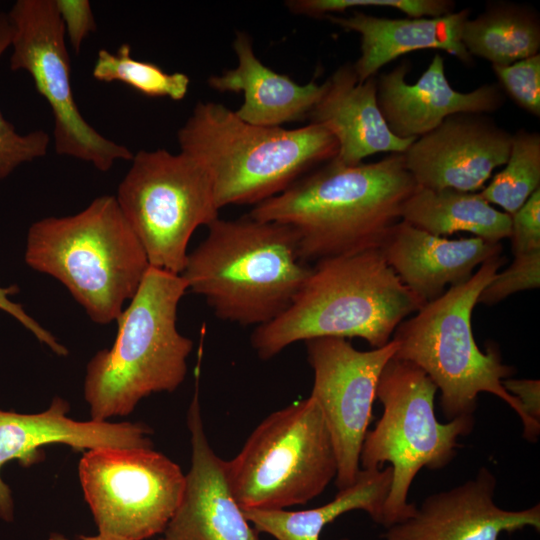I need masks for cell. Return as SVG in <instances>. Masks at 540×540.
I'll use <instances>...</instances> for the list:
<instances>
[{
	"label": "cell",
	"instance_id": "cell-1",
	"mask_svg": "<svg viewBox=\"0 0 540 540\" xmlns=\"http://www.w3.org/2000/svg\"><path fill=\"white\" fill-rule=\"evenodd\" d=\"M416 186L400 153L353 166L332 159L248 215L290 226L302 259L317 262L379 249Z\"/></svg>",
	"mask_w": 540,
	"mask_h": 540
},
{
	"label": "cell",
	"instance_id": "cell-2",
	"mask_svg": "<svg viewBox=\"0 0 540 540\" xmlns=\"http://www.w3.org/2000/svg\"><path fill=\"white\" fill-rule=\"evenodd\" d=\"M425 304L386 263L379 249L315 262L291 305L255 328L251 345L268 360L298 341L353 338L379 348Z\"/></svg>",
	"mask_w": 540,
	"mask_h": 540
},
{
	"label": "cell",
	"instance_id": "cell-3",
	"mask_svg": "<svg viewBox=\"0 0 540 540\" xmlns=\"http://www.w3.org/2000/svg\"><path fill=\"white\" fill-rule=\"evenodd\" d=\"M207 227L181 273L187 289L224 321L258 327L281 315L312 270L295 231L249 215L217 218Z\"/></svg>",
	"mask_w": 540,
	"mask_h": 540
},
{
	"label": "cell",
	"instance_id": "cell-4",
	"mask_svg": "<svg viewBox=\"0 0 540 540\" xmlns=\"http://www.w3.org/2000/svg\"><path fill=\"white\" fill-rule=\"evenodd\" d=\"M177 139L180 152L209 175L219 209L255 206L338 153L337 141L320 125L296 129L253 125L214 102H198Z\"/></svg>",
	"mask_w": 540,
	"mask_h": 540
},
{
	"label": "cell",
	"instance_id": "cell-5",
	"mask_svg": "<svg viewBox=\"0 0 540 540\" xmlns=\"http://www.w3.org/2000/svg\"><path fill=\"white\" fill-rule=\"evenodd\" d=\"M188 291L181 275L149 267L116 320L113 345L87 364L84 398L91 420L127 416L144 397L173 392L184 381L193 341L177 329V309Z\"/></svg>",
	"mask_w": 540,
	"mask_h": 540
},
{
	"label": "cell",
	"instance_id": "cell-6",
	"mask_svg": "<svg viewBox=\"0 0 540 540\" xmlns=\"http://www.w3.org/2000/svg\"><path fill=\"white\" fill-rule=\"evenodd\" d=\"M504 261L501 255L490 258L468 281L450 287L402 321L392 336L398 344L394 357L418 366L433 381L448 421L473 415L478 395L490 393L513 409L523 425V437L535 442L540 425L527 417L519 401L502 385L514 368L502 362L496 345L489 344L482 352L472 331L471 316L478 296Z\"/></svg>",
	"mask_w": 540,
	"mask_h": 540
},
{
	"label": "cell",
	"instance_id": "cell-7",
	"mask_svg": "<svg viewBox=\"0 0 540 540\" xmlns=\"http://www.w3.org/2000/svg\"><path fill=\"white\" fill-rule=\"evenodd\" d=\"M25 262L61 282L92 321H116L150 264L115 196L95 198L84 210L34 222Z\"/></svg>",
	"mask_w": 540,
	"mask_h": 540
},
{
	"label": "cell",
	"instance_id": "cell-8",
	"mask_svg": "<svg viewBox=\"0 0 540 540\" xmlns=\"http://www.w3.org/2000/svg\"><path fill=\"white\" fill-rule=\"evenodd\" d=\"M438 389L418 366L393 357L378 380L376 399L383 413L366 433L361 452L362 469L390 463L392 482L381 525L387 528L411 517L417 506L408 502L415 476L422 468L442 469L455 458L458 439L473 430L474 415L447 423L437 420L434 400Z\"/></svg>",
	"mask_w": 540,
	"mask_h": 540
},
{
	"label": "cell",
	"instance_id": "cell-9",
	"mask_svg": "<svg viewBox=\"0 0 540 540\" xmlns=\"http://www.w3.org/2000/svg\"><path fill=\"white\" fill-rule=\"evenodd\" d=\"M337 469L329 430L311 396L268 415L241 451L223 460L228 487L242 509L306 504L335 480Z\"/></svg>",
	"mask_w": 540,
	"mask_h": 540
},
{
	"label": "cell",
	"instance_id": "cell-10",
	"mask_svg": "<svg viewBox=\"0 0 540 540\" xmlns=\"http://www.w3.org/2000/svg\"><path fill=\"white\" fill-rule=\"evenodd\" d=\"M116 200L151 267L181 275L194 231L219 218L212 183L193 158L165 149L138 151Z\"/></svg>",
	"mask_w": 540,
	"mask_h": 540
},
{
	"label": "cell",
	"instance_id": "cell-11",
	"mask_svg": "<svg viewBox=\"0 0 540 540\" xmlns=\"http://www.w3.org/2000/svg\"><path fill=\"white\" fill-rule=\"evenodd\" d=\"M79 479L99 534L146 540L163 533L185 489V474L152 448L88 450Z\"/></svg>",
	"mask_w": 540,
	"mask_h": 540
},
{
	"label": "cell",
	"instance_id": "cell-12",
	"mask_svg": "<svg viewBox=\"0 0 540 540\" xmlns=\"http://www.w3.org/2000/svg\"><path fill=\"white\" fill-rule=\"evenodd\" d=\"M12 27L10 69L30 74L54 119L58 155L86 161L106 172L133 153L100 134L82 116L71 86V67L55 0H17L7 13Z\"/></svg>",
	"mask_w": 540,
	"mask_h": 540
},
{
	"label": "cell",
	"instance_id": "cell-13",
	"mask_svg": "<svg viewBox=\"0 0 540 540\" xmlns=\"http://www.w3.org/2000/svg\"><path fill=\"white\" fill-rule=\"evenodd\" d=\"M314 373L310 396L329 430L337 459L338 490L352 485L360 471V452L372 419L379 377L398 344L360 351L344 338L321 337L304 342Z\"/></svg>",
	"mask_w": 540,
	"mask_h": 540
},
{
	"label": "cell",
	"instance_id": "cell-14",
	"mask_svg": "<svg viewBox=\"0 0 540 540\" xmlns=\"http://www.w3.org/2000/svg\"><path fill=\"white\" fill-rule=\"evenodd\" d=\"M512 134L487 114L458 113L415 139L403 153L419 187L475 192L509 157Z\"/></svg>",
	"mask_w": 540,
	"mask_h": 540
},
{
	"label": "cell",
	"instance_id": "cell-15",
	"mask_svg": "<svg viewBox=\"0 0 540 540\" xmlns=\"http://www.w3.org/2000/svg\"><path fill=\"white\" fill-rule=\"evenodd\" d=\"M497 479L481 467L473 479L427 496L415 513L386 529L384 540H499L502 533L540 530V504L506 510L494 502Z\"/></svg>",
	"mask_w": 540,
	"mask_h": 540
},
{
	"label": "cell",
	"instance_id": "cell-16",
	"mask_svg": "<svg viewBox=\"0 0 540 540\" xmlns=\"http://www.w3.org/2000/svg\"><path fill=\"white\" fill-rule=\"evenodd\" d=\"M69 403L55 397L49 408L37 414L0 411V470L10 460L30 466L43 458L41 447L62 443L75 450L102 447L152 448L151 429L142 423L76 421L66 414ZM11 490L0 476V516L13 519Z\"/></svg>",
	"mask_w": 540,
	"mask_h": 540
},
{
	"label": "cell",
	"instance_id": "cell-17",
	"mask_svg": "<svg viewBox=\"0 0 540 540\" xmlns=\"http://www.w3.org/2000/svg\"><path fill=\"white\" fill-rule=\"evenodd\" d=\"M192 447L181 502L164 530V540H259L228 487L223 460L211 448L197 393L187 415Z\"/></svg>",
	"mask_w": 540,
	"mask_h": 540
},
{
	"label": "cell",
	"instance_id": "cell-18",
	"mask_svg": "<svg viewBox=\"0 0 540 540\" xmlns=\"http://www.w3.org/2000/svg\"><path fill=\"white\" fill-rule=\"evenodd\" d=\"M410 70L403 62L376 79L377 101L390 131L397 137L417 139L458 113L488 114L504 104L498 84H484L470 92L453 89L446 78L444 59L435 54L414 84L406 82Z\"/></svg>",
	"mask_w": 540,
	"mask_h": 540
},
{
	"label": "cell",
	"instance_id": "cell-19",
	"mask_svg": "<svg viewBox=\"0 0 540 540\" xmlns=\"http://www.w3.org/2000/svg\"><path fill=\"white\" fill-rule=\"evenodd\" d=\"M379 250L401 282L426 304L440 297L447 285L468 281L475 268L500 255L502 247L479 237L435 236L401 220Z\"/></svg>",
	"mask_w": 540,
	"mask_h": 540
},
{
	"label": "cell",
	"instance_id": "cell-20",
	"mask_svg": "<svg viewBox=\"0 0 540 540\" xmlns=\"http://www.w3.org/2000/svg\"><path fill=\"white\" fill-rule=\"evenodd\" d=\"M308 120L337 141L336 162L353 166L380 152L403 154L415 139L395 136L377 101L376 77L360 81L353 64H344L322 83Z\"/></svg>",
	"mask_w": 540,
	"mask_h": 540
},
{
	"label": "cell",
	"instance_id": "cell-21",
	"mask_svg": "<svg viewBox=\"0 0 540 540\" xmlns=\"http://www.w3.org/2000/svg\"><path fill=\"white\" fill-rule=\"evenodd\" d=\"M469 15V9L441 17L418 18H383L354 11L347 17L328 15L326 18L343 30L360 35L361 54L353 67L359 80L365 81L397 57L422 49L443 50L471 65L473 57L461 39Z\"/></svg>",
	"mask_w": 540,
	"mask_h": 540
},
{
	"label": "cell",
	"instance_id": "cell-22",
	"mask_svg": "<svg viewBox=\"0 0 540 540\" xmlns=\"http://www.w3.org/2000/svg\"><path fill=\"white\" fill-rule=\"evenodd\" d=\"M233 49L237 66L209 77L208 85L222 93L243 92V104L235 110L240 119L265 127H281L287 122L308 119L322 93V84L312 80L300 85L265 66L244 32L236 33Z\"/></svg>",
	"mask_w": 540,
	"mask_h": 540
},
{
	"label": "cell",
	"instance_id": "cell-23",
	"mask_svg": "<svg viewBox=\"0 0 540 540\" xmlns=\"http://www.w3.org/2000/svg\"><path fill=\"white\" fill-rule=\"evenodd\" d=\"M391 482V466L360 469L352 485L339 490L332 501L320 507L302 511L241 509L257 532L268 533L276 540H319L327 524L353 510H362L381 524Z\"/></svg>",
	"mask_w": 540,
	"mask_h": 540
},
{
	"label": "cell",
	"instance_id": "cell-24",
	"mask_svg": "<svg viewBox=\"0 0 540 540\" xmlns=\"http://www.w3.org/2000/svg\"><path fill=\"white\" fill-rule=\"evenodd\" d=\"M401 220L432 235L469 232L493 243L509 238L511 215L498 211L480 193L416 186L401 210Z\"/></svg>",
	"mask_w": 540,
	"mask_h": 540
},
{
	"label": "cell",
	"instance_id": "cell-25",
	"mask_svg": "<svg viewBox=\"0 0 540 540\" xmlns=\"http://www.w3.org/2000/svg\"><path fill=\"white\" fill-rule=\"evenodd\" d=\"M461 39L472 57L507 66L539 53V13L527 4L488 2L482 13L465 21Z\"/></svg>",
	"mask_w": 540,
	"mask_h": 540
},
{
	"label": "cell",
	"instance_id": "cell-26",
	"mask_svg": "<svg viewBox=\"0 0 540 540\" xmlns=\"http://www.w3.org/2000/svg\"><path fill=\"white\" fill-rule=\"evenodd\" d=\"M540 188V134L520 129L512 134L505 168L481 192L490 204L514 214Z\"/></svg>",
	"mask_w": 540,
	"mask_h": 540
},
{
	"label": "cell",
	"instance_id": "cell-27",
	"mask_svg": "<svg viewBox=\"0 0 540 540\" xmlns=\"http://www.w3.org/2000/svg\"><path fill=\"white\" fill-rule=\"evenodd\" d=\"M98 81L121 82L147 97L185 98L190 85L188 75L167 73L158 65L131 57V47L123 43L115 53L100 49L92 69Z\"/></svg>",
	"mask_w": 540,
	"mask_h": 540
},
{
	"label": "cell",
	"instance_id": "cell-28",
	"mask_svg": "<svg viewBox=\"0 0 540 540\" xmlns=\"http://www.w3.org/2000/svg\"><path fill=\"white\" fill-rule=\"evenodd\" d=\"M12 27L7 13H0V57L10 47ZM50 143L47 132L36 130L20 134L0 112V181L18 166L46 155Z\"/></svg>",
	"mask_w": 540,
	"mask_h": 540
},
{
	"label": "cell",
	"instance_id": "cell-29",
	"mask_svg": "<svg viewBox=\"0 0 540 540\" xmlns=\"http://www.w3.org/2000/svg\"><path fill=\"white\" fill-rule=\"evenodd\" d=\"M286 6L295 14L317 18L354 7L394 8L411 18L441 17L455 11L451 0H291Z\"/></svg>",
	"mask_w": 540,
	"mask_h": 540
},
{
	"label": "cell",
	"instance_id": "cell-30",
	"mask_svg": "<svg viewBox=\"0 0 540 540\" xmlns=\"http://www.w3.org/2000/svg\"><path fill=\"white\" fill-rule=\"evenodd\" d=\"M500 88L522 109L540 117V54L507 66H492Z\"/></svg>",
	"mask_w": 540,
	"mask_h": 540
},
{
	"label": "cell",
	"instance_id": "cell-31",
	"mask_svg": "<svg viewBox=\"0 0 540 540\" xmlns=\"http://www.w3.org/2000/svg\"><path fill=\"white\" fill-rule=\"evenodd\" d=\"M540 285V251L514 256L513 262L497 272L483 288L477 303L494 305L520 291Z\"/></svg>",
	"mask_w": 540,
	"mask_h": 540
},
{
	"label": "cell",
	"instance_id": "cell-32",
	"mask_svg": "<svg viewBox=\"0 0 540 540\" xmlns=\"http://www.w3.org/2000/svg\"><path fill=\"white\" fill-rule=\"evenodd\" d=\"M509 238L514 256L540 251V188L511 215Z\"/></svg>",
	"mask_w": 540,
	"mask_h": 540
},
{
	"label": "cell",
	"instance_id": "cell-33",
	"mask_svg": "<svg viewBox=\"0 0 540 540\" xmlns=\"http://www.w3.org/2000/svg\"><path fill=\"white\" fill-rule=\"evenodd\" d=\"M65 38L78 53L86 37L96 30V22L87 0H55Z\"/></svg>",
	"mask_w": 540,
	"mask_h": 540
},
{
	"label": "cell",
	"instance_id": "cell-34",
	"mask_svg": "<svg viewBox=\"0 0 540 540\" xmlns=\"http://www.w3.org/2000/svg\"><path fill=\"white\" fill-rule=\"evenodd\" d=\"M19 291L16 285L7 288L0 287V310L10 314L28 329L41 343L48 346L55 354L59 356L68 355V349L57 341V339L48 330L43 328L37 321L30 317L23 309L21 304L11 301L10 295Z\"/></svg>",
	"mask_w": 540,
	"mask_h": 540
},
{
	"label": "cell",
	"instance_id": "cell-35",
	"mask_svg": "<svg viewBox=\"0 0 540 540\" xmlns=\"http://www.w3.org/2000/svg\"><path fill=\"white\" fill-rule=\"evenodd\" d=\"M502 385L519 401L527 417L540 425V381L510 377L504 379Z\"/></svg>",
	"mask_w": 540,
	"mask_h": 540
},
{
	"label": "cell",
	"instance_id": "cell-36",
	"mask_svg": "<svg viewBox=\"0 0 540 540\" xmlns=\"http://www.w3.org/2000/svg\"><path fill=\"white\" fill-rule=\"evenodd\" d=\"M48 540H68L66 539L64 536L60 535V534H53L49 537ZM81 540H124V539H119V538H114V537H110V536H105V535H97V536H92V537H81Z\"/></svg>",
	"mask_w": 540,
	"mask_h": 540
},
{
	"label": "cell",
	"instance_id": "cell-37",
	"mask_svg": "<svg viewBox=\"0 0 540 540\" xmlns=\"http://www.w3.org/2000/svg\"><path fill=\"white\" fill-rule=\"evenodd\" d=\"M159 540H164V539H159Z\"/></svg>",
	"mask_w": 540,
	"mask_h": 540
}]
</instances>
